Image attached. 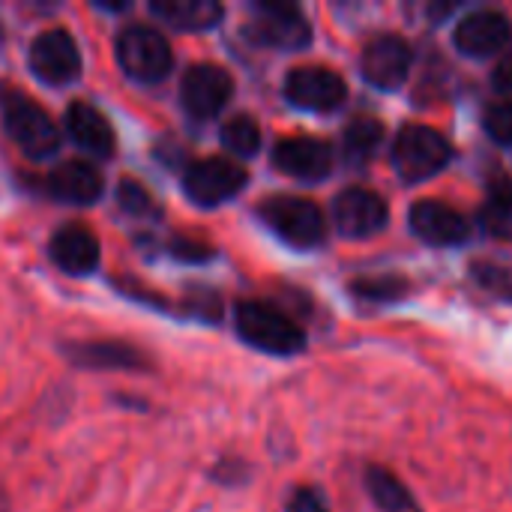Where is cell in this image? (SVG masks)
I'll return each instance as SVG.
<instances>
[{"label": "cell", "mask_w": 512, "mask_h": 512, "mask_svg": "<svg viewBox=\"0 0 512 512\" xmlns=\"http://www.w3.org/2000/svg\"><path fill=\"white\" fill-rule=\"evenodd\" d=\"M237 333L246 345L273 354V357H294L306 348L303 327L273 303L264 300H243L237 303Z\"/></svg>", "instance_id": "obj_1"}, {"label": "cell", "mask_w": 512, "mask_h": 512, "mask_svg": "<svg viewBox=\"0 0 512 512\" xmlns=\"http://www.w3.org/2000/svg\"><path fill=\"white\" fill-rule=\"evenodd\" d=\"M114 48H117L120 69L138 84H159L168 78L174 66V51L168 39L156 27H147V24H129L117 36Z\"/></svg>", "instance_id": "obj_2"}, {"label": "cell", "mask_w": 512, "mask_h": 512, "mask_svg": "<svg viewBox=\"0 0 512 512\" xmlns=\"http://www.w3.org/2000/svg\"><path fill=\"white\" fill-rule=\"evenodd\" d=\"M3 126L6 135L18 144V150L30 159H48L60 150V129L51 114L27 96L3 99Z\"/></svg>", "instance_id": "obj_3"}, {"label": "cell", "mask_w": 512, "mask_h": 512, "mask_svg": "<svg viewBox=\"0 0 512 512\" xmlns=\"http://www.w3.org/2000/svg\"><path fill=\"white\" fill-rule=\"evenodd\" d=\"M450 159H453L450 141L432 126L411 123L396 135L393 165L408 183H420V180H429V177L441 174L450 165Z\"/></svg>", "instance_id": "obj_4"}, {"label": "cell", "mask_w": 512, "mask_h": 512, "mask_svg": "<svg viewBox=\"0 0 512 512\" xmlns=\"http://www.w3.org/2000/svg\"><path fill=\"white\" fill-rule=\"evenodd\" d=\"M261 219L291 246L300 249H312L324 240L327 234V219L324 210L309 201V198H297V195H273L258 207Z\"/></svg>", "instance_id": "obj_5"}, {"label": "cell", "mask_w": 512, "mask_h": 512, "mask_svg": "<svg viewBox=\"0 0 512 512\" xmlns=\"http://www.w3.org/2000/svg\"><path fill=\"white\" fill-rule=\"evenodd\" d=\"M246 183H249L246 168L225 156L198 159L183 174V192L198 207H219V204L231 201Z\"/></svg>", "instance_id": "obj_6"}, {"label": "cell", "mask_w": 512, "mask_h": 512, "mask_svg": "<svg viewBox=\"0 0 512 512\" xmlns=\"http://www.w3.org/2000/svg\"><path fill=\"white\" fill-rule=\"evenodd\" d=\"M249 33L255 42L279 48V51H300L312 42V27L303 9L294 3H276V0H258L252 6Z\"/></svg>", "instance_id": "obj_7"}, {"label": "cell", "mask_w": 512, "mask_h": 512, "mask_svg": "<svg viewBox=\"0 0 512 512\" xmlns=\"http://www.w3.org/2000/svg\"><path fill=\"white\" fill-rule=\"evenodd\" d=\"M27 63H30V72L42 84H51V87L72 84L81 75V51H78V42L66 30H60V27L42 30L30 42Z\"/></svg>", "instance_id": "obj_8"}, {"label": "cell", "mask_w": 512, "mask_h": 512, "mask_svg": "<svg viewBox=\"0 0 512 512\" xmlns=\"http://www.w3.org/2000/svg\"><path fill=\"white\" fill-rule=\"evenodd\" d=\"M231 96H234V78L225 66L195 63L183 72L180 102H183L189 117L210 120L231 102Z\"/></svg>", "instance_id": "obj_9"}, {"label": "cell", "mask_w": 512, "mask_h": 512, "mask_svg": "<svg viewBox=\"0 0 512 512\" xmlns=\"http://www.w3.org/2000/svg\"><path fill=\"white\" fill-rule=\"evenodd\" d=\"M285 96L291 105H297L303 111L327 114L345 102L348 87H345L342 75L327 66H297L285 78Z\"/></svg>", "instance_id": "obj_10"}, {"label": "cell", "mask_w": 512, "mask_h": 512, "mask_svg": "<svg viewBox=\"0 0 512 512\" xmlns=\"http://www.w3.org/2000/svg\"><path fill=\"white\" fill-rule=\"evenodd\" d=\"M387 219H390L387 201L375 189L351 186V189L339 192L333 201V222H336L339 234H345L351 240L378 234L387 225Z\"/></svg>", "instance_id": "obj_11"}, {"label": "cell", "mask_w": 512, "mask_h": 512, "mask_svg": "<svg viewBox=\"0 0 512 512\" xmlns=\"http://www.w3.org/2000/svg\"><path fill=\"white\" fill-rule=\"evenodd\" d=\"M411 63H414V54H411V45L396 36V33H381L375 36L366 48H363V57H360V69H363V78L381 90H396L408 81V72H411Z\"/></svg>", "instance_id": "obj_12"}, {"label": "cell", "mask_w": 512, "mask_h": 512, "mask_svg": "<svg viewBox=\"0 0 512 512\" xmlns=\"http://www.w3.org/2000/svg\"><path fill=\"white\" fill-rule=\"evenodd\" d=\"M273 165L294 180L318 183L333 171V147L312 135H291L276 144Z\"/></svg>", "instance_id": "obj_13"}, {"label": "cell", "mask_w": 512, "mask_h": 512, "mask_svg": "<svg viewBox=\"0 0 512 512\" xmlns=\"http://www.w3.org/2000/svg\"><path fill=\"white\" fill-rule=\"evenodd\" d=\"M453 42L468 57H492V54H501L512 42L510 18L504 12H498V9H477V12L465 15L456 24Z\"/></svg>", "instance_id": "obj_14"}, {"label": "cell", "mask_w": 512, "mask_h": 512, "mask_svg": "<svg viewBox=\"0 0 512 512\" xmlns=\"http://www.w3.org/2000/svg\"><path fill=\"white\" fill-rule=\"evenodd\" d=\"M63 354L72 366L81 369H120V372H141L150 369V360L141 348L117 339H90V342H72L63 345Z\"/></svg>", "instance_id": "obj_15"}, {"label": "cell", "mask_w": 512, "mask_h": 512, "mask_svg": "<svg viewBox=\"0 0 512 512\" xmlns=\"http://www.w3.org/2000/svg\"><path fill=\"white\" fill-rule=\"evenodd\" d=\"M48 252H51V261L69 276L93 273L99 267V258H102L99 237L81 222H69V225L57 228L54 237H51Z\"/></svg>", "instance_id": "obj_16"}, {"label": "cell", "mask_w": 512, "mask_h": 512, "mask_svg": "<svg viewBox=\"0 0 512 512\" xmlns=\"http://www.w3.org/2000/svg\"><path fill=\"white\" fill-rule=\"evenodd\" d=\"M102 189H105V180H102V171L84 159H72V162H63L60 168H54L48 177H45V192L54 198V201H63V204H75V207H87V204H96L102 198Z\"/></svg>", "instance_id": "obj_17"}, {"label": "cell", "mask_w": 512, "mask_h": 512, "mask_svg": "<svg viewBox=\"0 0 512 512\" xmlns=\"http://www.w3.org/2000/svg\"><path fill=\"white\" fill-rule=\"evenodd\" d=\"M411 231L429 246H459L468 237V222L459 210L444 201H417L411 207Z\"/></svg>", "instance_id": "obj_18"}, {"label": "cell", "mask_w": 512, "mask_h": 512, "mask_svg": "<svg viewBox=\"0 0 512 512\" xmlns=\"http://www.w3.org/2000/svg\"><path fill=\"white\" fill-rule=\"evenodd\" d=\"M66 132L84 153H90L96 159L114 156V144H117L114 129L105 120V114L96 111L90 102H72L66 108Z\"/></svg>", "instance_id": "obj_19"}, {"label": "cell", "mask_w": 512, "mask_h": 512, "mask_svg": "<svg viewBox=\"0 0 512 512\" xmlns=\"http://www.w3.org/2000/svg\"><path fill=\"white\" fill-rule=\"evenodd\" d=\"M150 12L174 30H210L222 21L225 9L216 0H153Z\"/></svg>", "instance_id": "obj_20"}, {"label": "cell", "mask_w": 512, "mask_h": 512, "mask_svg": "<svg viewBox=\"0 0 512 512\" xmlns=\"http://www.w3.org/2000/svg\"><path fill=\"white\" fill-rule=\"evenodd\" d=\"M384 141V123L375 117H357L342 132V156L348 165L363 168Z\"/></svg>", "instance_id": "obj_21"}, {"label": "cell", "mask_w": 512, "mask_h": 512, "mask_svg": "<svg viewBox=\"0 0 512 512\" xmlns=\"http://www.w3.org/2000/svg\"><path fill=\"white\" fill-rule=\"evenodd\" d=\"M366 486H369V495L375 498V504L384 512H423L420 504L414 501L411 489L393 471H387L381 465L366 468Z\"/></svg>", "instance_id": "obj_22"}, {"label": "cell", "mask_w": 512, "mask_h": 512, "mask_svg": "<svg viewBox=\"0 0 512 512\" xmlns=\"http://www.w3.org/2000/svg\"><path fill=\"white\" fill-rule=\"evenodd\" d=\"M222 144L228 153L249 159L261 150V126L249 114H237L222 126Z\"/></svg>", "instance_id": "obj_23"}, {"label": "cell", "mask_w": 512, "mask_h": 512, "mask_svg": "<svg viewBox=\"0 0 512 512\" xmlns=\"http://www.w3.org/2000/svg\"><path fill=\"white\" fill-rule=\"evenodd\" d=\"M480 228L498 240H512V189L492 192L480 207Z\"/></svg>", "instance_id": "obj_24"}, {"label": "cell", "mask_w": 512, "mask_h": 512, "mask_svg": "<svg viewBox=\"0 0 512 512\" xmlns=\"http://www.w3.org/2000/svg\"><path fill=\"white\" fill-rule=\"evenodd\" d=\"M117 201H120V207H123L126 213H132V216H156V213H159V207L153 204V198L147 195V189H141V186L132 183V180H123V183H120Z\"/></svg>", "instance_id": "obj_25"}, {"label": "cell", "mask_w": 512, "mask_h": 512, "mask_svg": "<svg viewBox=\"0 0 512 512\" xmlns=\"http://www.w3.org/2000/svg\"><path fill=\"white\" fill-rule=\"evenodd\" d=\"M354 294L366 297V300H396L405 294V282L396 279V276H387V279H360L351 285Z\"/></svg>", "instance_id": "obj_26"}, {"label": "cell", "mask_w": 512, "mask_h": 512, "mask_svg": "<svg viewBox=\"0 0 512 512\" xmlns=\"http://www.w3.org/2000/svg\"><path fill=\"white\" fill-rule=\"evenodd\" d=\"M486 132L498 144H512V102H498L486 111Z\"/></svg>", "instance_id": "obj_27"}, {"label": "cell", "mask_w": 512, "mask_h": 512, "mask_svg": "<svg viewBox=\"0 0 512 512\" xmlns=\"http://www.w3.org/2000/svg\"><path fill=\"white\" fill-rule=\"evenodd\" d=\"M288 512H330L315 489H297L288 501Z\"/></svg>", "instance_id": "obj_28"}, {"label": "cell", "mask_w": 512, "mask_h": 512, "mask_svg": "<svg viewBox=\"0 0 512 512\" xmlns=\"http://www.w3.org/2000/svg\"><path fill=\"white\" fill-rule=\"evenodd\" d=\"M492 84L501 96H507V102H512V51L504 54L495 66V75H492Z\"/></svg>", "instance_id": "obj_29"}]
</instances>
